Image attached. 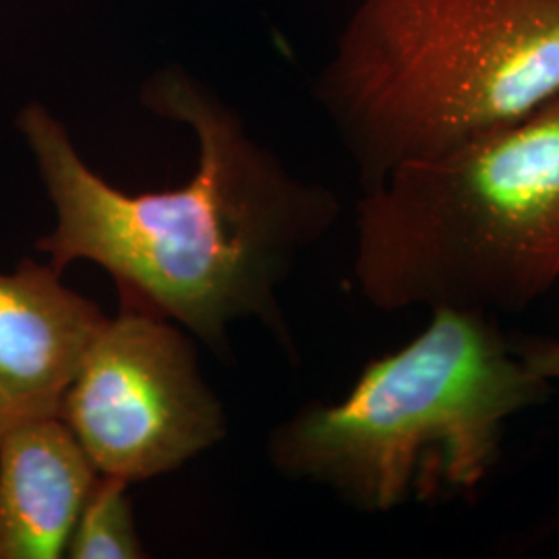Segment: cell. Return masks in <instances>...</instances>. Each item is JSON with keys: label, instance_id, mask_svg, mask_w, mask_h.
<instances>
[{"label": "cell", "instance_id": "obj_8", "mask_svg": "<svg viewBox=\"0 0 559 559\" xmlns=\"http://www.w3.org/2000/svg\"><path fill=\"white\" fill-rule=\"evenodd\" d=\"M127 489L124 480L98 475L71 533L67 558H147Z\"/></svg>", "mask_w": 559, "mask_h": 559}, {"label": "cell", "instance_id": "obj_9", "mask_svg": "<svg viewBox=\"0 0 559 559\" xmlns=\"http://www.w3.org/2000/svg\"><path fill=\"white\" fill-rule=\"evenodd\" d=\"M516 348L540 378L559 385V338L520 340Z\"/></svg>", "mask_w": 559, "mask_h": 559}, {"label": "cell", "instance_id": "obj_1", "mask_svg": "<svg viewBox=\"0 0 559 559\" xmlns=\"http://www.w3.org/2000/svg\"><path fill=\"white\" fill-rule=\"evenodd\" d=\"M141 104L195 133L198 170L182 187L124 193L87 166L44 104L21 108L17 129L55 207L36 249L59 272L75 261L100 265L122 309L177 321L218 355L240 320L261 321L295 355L280 288L338 221V198L293 177L182 69L156 73Z\"/></svg>", "mask_w": 559, "mask_h": 559}, {"label": "cell", "instance_id": "obj_6", "mask_svg": "<svg viewBox=\"0 0 559 559\" xmlns=\"http://www.w3.org/2000/svg\"><path fill=\"white\" fill-rule=\"evenodd\" d=\"M48 261L25 258L0 272V438L60 404L106 316Z\"/></svg>", "mask_w": 559, "mask_h": 559}, {"label": "cell", "instance_id": "obj_7", "mask_svg": "<svg viewBox=\"0 0 559 559\" xmlns=\"http://www.w3.org/2000/svg\"><path fill=\"white\" fill-rule=\"evenodd\" d=\"M98 473L59 417L0 438V559L67 558Z\"/></svg>", "mask_w": 559, "mask_h": 559}, {"label": "cell", "instance_id": "obj_4", "mask_svg": "<svg viewBox=\"0 0 559 559\" xmlns=\"http://www.w3.org/2000/svg\"><path fill=\"white\" fill-rule=\"evenodd\" d=\"M355 230L376 309H528L559 284V96L365 189Z\"/></svg>", "mask_w": 559, "mask_h": 559}, {"label": "cell", "instance_id": "obj_2", "mask_svg": "<svg viewBox=\"0 0 559 559\" xmlns=\"http://www.w3.org/2000/svg\"><path fill=\"white\" fill-rule=\"evenodd\" d=\"M551 388L498 316L440 307L417 338L369 360L344 399L280 423L267 456L367 514L462 498L493 475L508 423Z\"/></svg>", "mask_w": 559, "mask_h": 559}, {"label": "cell", "instance_id": "obj_5", "mask_svg": "<svg viewBox=\"0 0 559 559\" xmlns=\"http://www.w3.org/2000/svg\"><path fill=\"white\" fill-rule=\"evenodd\" d=\"M59 419L98 475L127 485L173 473L226 438L193 340L173 321L122 307L81 360Z\"/></svg>", "mask_w": 559, "mask_h": 559}, {"label": "cell", "instance_id": "obj_3", "mask_svg": "<svg viewBox=\"0 0 559 559\" xmlns=\"http://www.w3.org/2000/svg\"><path fill=\"white\" fill-rule=\"evenodd\" d=\"M318 96L362 191L559 96V0H362Z\"/></svg>", "mask_w": 559, "mask_h": 559}]
</instances>
